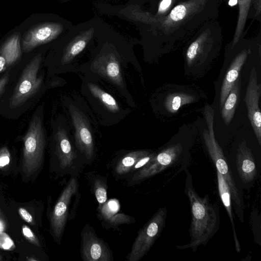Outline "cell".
<instances>
[{"mask_svg":"<svg viewBox=\"0 0 261 261\" xmlns=\"http://www.w3.org/2000/svg\"><path fill=\"white\" fill-rule=\"evenodd\" d=\"M223 0H181L165 17L138 25L144 38L168 52L203 24L217 20Z\"/></svg>","mask_w":261,"mask_h":261,"instance_id":"6da1fadb","label":"cell"},{"mask_svg":"<svg viewBox=\"0 0 261 261\" xmlns=\"http://www.w3.org/2000/svg\"><path fill=\"white\" fill-rule=\"evenodd\" d=\"M185 193L191 207V223L190 228V242L180 249L191 248L195 251L197 248L206 245L216 232L219 225V215L216 208L210 202L208 195L200 197L186 179Z\"/></svg>","mask_w":261,"mask_h":261,"instance_id":"7a4b0ae2","label":"cell"},{"mask_svg":"<svg viewBox=\"0 0 261 261\" xmlns=\"http://www.w3.org/2000/svg\"><path fill=\"white\" fill-rule=\"evenodd\" d=\"M223 42L221 26L217 20L200 27L187 41L184 55L187 65L208 62L219 53Z\"/></svg>","mask_w":261,"mask_h":261,"instance_id":"3957f363","label":"cell"},{"mask_svg":"<svg viewBox=\"0 0 261 261\" xmlns=\"http://www.w3.org/2000/svg\"><path fill=\"white\" fill-rule=\"evenodd\" d=\"M207 123L203 136L208 152L218 171L228 184L234 202L235 210L240 220L243 221L244 204L236 185L231 170L227 165L221 148L216 141L214 132V110L208 104L205 105L202 112Z\"/></svg>","mask_w":261,"mask_h":261,"instance_id":"277c9868","label":"cell"},{"mask_svg":"<svg viewBox=\"0 0 261 261\" xmlns=\"http://www.w3.org/2000/svg\"><path fill=\"white\" fill-rule=\"evenodd\" d=\"M73 23L59 15L47 14L41 21L27 30L21 38L23 52H30L35 48L55 41L69 30Z\"/></svg>","mask_w":261,"mask_h":261,"instance_id":"5b68a950","label":"cell"},{"mask_svg":"<svg viewBox=\"0 0 261 261\" xmlns=\"http://www.w3.org/2000/svg\"><path fill=\"white\" fill-rule=\"evenodd\" d=\"M22 169L23 174L31 176L40 167L43 159L45 137L41 116L35 113L23 137Z\"/></svg>","mask_w":261,"mask_h":261,"instance_id":"8992f818","label":"cell"},{"mask_svg":"<svg viewBox=\"0 0 261 261\" xmlns=\"http://www.w3.org/2000/svg\"><path fill=\"white\" fill-rule=\"evenodd\" d=\"M167 213L165 207L160 208L139 230L126 256L127 260L139 261L147 254L165 226Z\"/></svg>","mask_w":261,"mask_h":261,"instance_id":"52a82bcc","label":"cell"},{"mask_svg":"<svg viewBox=\"0 0 261 261\" xmlns=\"http://www.w3.org/2000/svg\"><path fill=\"white\" fill-rule=\"evenodd\" d=\"M41 61V54H39L23 69L10 98L9 104L12 108L20 107L40 89L43 77H38L37 74Z\"/></svg>","mask_w":261,"mask_h":261,"instance_id":"ba28073f","label":"cell"},{"mask_svg":"<svg viewBox=\"0 0 261 261\" xmlns=\"http://www.w3.org/2000/svg\"><path fill=\"white\" fill-rule=\"evenodd\" d=\"M77 177L71 176L59 197L50 217V230L55 241L60 244L70 213L71 200L79 191Z\"/></svg>","mask_w":261,"mask_h":261,"instance_id":"9c48e42d","label":"cell"},{"mask_svg":"<svg viewBox=\"0 0 261 261\" xmlns=\"http://www.w3.org/2000/svg\"><path fill=\"white\" fill-rule=\"evenodd\" d=\"M55 139V154L60 175L77 177L84 168L85 162L80 160L64 128L58 127Z\"/></svg>","mask_w":261,"mask_h":261,"instance_id":"30bf717a","label":"cell"},{"mask_svg":"<svg viewBox=\"0 0 261 261\" xmlns=\"http://www.w3.org/2000/svg\"><path fill=\"white\" fill-rule=\"evenodd\" d=\"M182 151L181 146L177 144L155 153L147 164L133 174L128 184L132 186L139 184L171 167L177 161Z\"/></svg>","mask_w":261,"mask_h":261,"instance_id":"8fae6325","label":"cell"},{"mask_svg":"<svg viewBox=\"0 0 261 261\" xmlns=\"http://www.w3.org/2000/svg\"><path fill=\"white\" fill-rule=\"evenodd\" d=\"M81 257L84 261H113L112 251L104 240L98 237L93 227L87 223L81 234Z\"/></svg>","mask_w":261,"mask_h":261,"instance_id":"7c38bea8","label":"cell"},{"mask_svg":"<svg viewBox=\"0 0 261 261\" xmlns=\"http://www.w3.org/2000/svg\"><path fill=\"white\" fill-rule=\"evenodd\" d=\"M69 110L75 130L76 146L87 164H90L94 160V146L89 123L84 114L76 107L70 105Z\"/></svg>","mask_w":261,"mask_h":261,"instance_id":"4fadbf2b","label":"cell"},{"mask_svg":"<svg viewBox=\"0 0 261 261\" xmlns=\"http://www.w3.org/2000/svg\"><path fill=\"white\" fill-rule=\"evenodd\" d=\"M260 87L257 81L255 68L251 69L244 98L250 121L259 145H261V113L259 108Z\"/></svg>","mask_w":261,"mask_h":261,"instance_id":"5bb4252c","label":"cell"},{"mask_svg":"<svg viewBox=\"0 0 261 261\" xmlns=\"http://www.w3.org/2000/svg\"><path fill=\"white\" fill-rule=\"evenodd\" d=\"M236 166L243 184H250L255 179L257 170L254 156L246 142L239 144L236 154Z\"/></svg>","mask_w":261,"mask_h":261,"instance_id":"9a60e30c","label":"cell"},{"mask_svg":"<svg viewBox=\"0 0 261 261\" xmlns=\"http://www.w3.org/2000/svg\"><path fill=\"white\" fill-rule=\"evenodd\" d=\"M21 57L20 35L15 33L0 45V74L12 67Z\"/></svg>","mask_w":261,"mask_h":261,"instance_id":"2e32d148","label":"cell"},{"mask_svg":"<svg viewBox=\"0 0 261 261\" xmlns=\"http://www.w3.org/2000/svg\"><path fill=\"white\" fill-rule=\"evenodd\" d=\"M217 176L219 195L221 201L226 210L232 225L233 236L236 251L238 253H239L241 251V249L234 227L233 215L232 213L231 206V194L229 187L226 182L225 179L218 171H217Z\"/></svg>","mask_w":261,"mask_h":261,"instance_id":"e0dca14e","label":"cell"},{"mask_svg":"<svg viewBox=\"0 0 261 261\" xmlns=\"http://www.w3.org/2000/svg\"><path fill=\"white\" fill-rule=\"evenodd\" d=\"M87 177L91 191L98 202V210L100 211L107 200L108 179L94 172L87 173Z\"/></svg>","mask_w":261,"mask_h":261,"instance_id":"ac0fdd59","label":"cell"},{"mask_svg":"<svg viewBox=\"0 0 261 261\" xmlns=\"http://www.w3.org/2000/svg\"><path fill=\"white\" fill-rule=\"evenodd\" d=\"M241 80V76H239L220 109L222 117L226 125L231 122L240 100Z\"/></svg>","mask_w":261,"mask_h":261,"instance_id":"d6986e66","label":"cell"},{"mask_svg":"<svg viewBox=\"0 0 261 261\" xmlns=\"http://www.w3.org/2000/svg\"><path fill=\"white\" fill-rule=\"evenodd\" d=\"M150 152L146 150H137L128 152L119 160L114 168V173L116 176H122L129 174L137 162Z\"/></svg>","mask_w":261,"mask_h":261,"instance_id":"ffe728a7","label":"cell"},{"mask_svg":"<svg viewBox=\"0 0 261 261\" xmlns=\"http://www.w3.org/2000/svg\"><path fill=\"white\" fill-rule=\"evenodd\" d=\"M252 0H237L239 13L232 40L229 42L233 47L243 37L247 19L249 14Z\"/></svg>","mask_w":261,"mask_h":261,"instance_id":"44dd1931","label":"cell"},{"mask_svg":"<svg viewBox=\"0 0 261 261\" xmlns=\"http://www.w3.org/2000/svg\"><path fill=\"white\" fill-rule=\"evenodd\" d=\"M88 88L93 96L98 99L109 111L113 113H117L119 111V107L116 100L111 95L93 83H89Z\"/></svg>","mask_w":261,"mask_h":261,"instance_id":"7402d4cb","label":"cell"},{"mask_svg":"<svg viewBox=\"0 0 261 261\" xmlns=\"http://www.w3.org/2000/svg\"><path fill=\"white\" fill-rule=\"evenodd\" d=\"M195 97L190 94L184 93H172L166 98L164 106L170 113H175L183 105L194 102Z\"/></svg>","mask_w":261,"mask_h":261,"instance_id":"603a6c76","label":"cell"},{"mask_svg":"<svg viewBox=\"0 0 261 261\" xmlns=\"http://www.w3.org/2000/svg\"><path fill=\"white\" fill-rule=\"evenodd\" d=\"M135 222L134 217L124 214H117L108 219H104L102 225L105 228H116L121 224H129Z\"/></svg>","mask_w":261,"mask_h":261,"instance_id":"cb8c5ba5","label":"cell"},{"mask_svg":"<svg viewBox=\"0 0 261 261\" xmlns=\"http://www.w3.org/2000/svg\"><path fill=\"white\" fill-rule=\"evenodd\" d=\"M180 1L159 0L156 12L155 14H153L156 19H159L166 16L171 10Z\"/></svg>","mask_w":261,"mask_h":261,"instance_id":"d4e9b609","label":"cell"},{"mask_svg":"<svg viewBox=\"0 0 261 261\" xmlns=\"http://www.w3.org/2000/svg\"><path fill=\"white\" fill-rule=\"evenodd\" d=\"M0 248L4 250H13L15 248L13 240L4 232H0Z\"/></svg>","mask_w":261,"mask_h":261,"instance_id":"484cf974","label":"cell"},{"mask_svg":"<svg viewBox=\"0 0 261 261\" xmlns=\"http://www.w3.org/2000/svg\"><path fill=\"white\" fill-rule=\"evenodd\" d=\"M22 230L23 236L28 240L36 246H40L38 238L29 227L23 225L22 227Z\"/></svg>","mask_w":261,"mask_h":261,"instance_id":"4316f807","label":"cell"},{"mask_svg":"<svg viewBox=\"0 0 261 261\" xmlns=\"http://www.w3.org/2000/svg\"><path fill=\"white\" fill-rule=\"evenodd\" d=\"M155 153L150 152L148 154L141 158L140 160H139L137 163L134 165L132 167V169L130 171V173H135L146 164H147L153 158L154 155Z\"/></svg>","mask_w":261,"mask_h":261,"instance_id":"83f0119b","label":"cell"},{"mask_svg":"<svg viewBox=\"0 0 261 261\" xmlns=\"http://www.w3.org/2000/svg\"><path fill=\"white\" fill-rule=\"evenodd\" d=\"M251 8L253 9L254 12L253 19L260 21L261 0H252L250 6V9Z\"/></svg>","mask_w":261,"mask_h":261,"instance_id":"f1b7e54d","label":"cell"},{"mask_svg":"<svg viewBox=\"0 0 261 261\" xmlns=\"http://www.w3.org/2000/svg\"><path fill=\"white\" fill-rule=\"evenodd\" d=\"M10 154L7 147H4L0 149V167L5 166L10 162Z\"/></svg>","mask_w":261,"mask_h":261,"instance_id":"f546056e","label":"cell"},{"mask_svg":"<svg viewBox=\"0 0 261 261\" xmlns=\"http://www.w3.org/2000/svg\"><path fill=\"white\" fill-rule=\"evenodd\" d=\"M80 198L81 194L79 191L74 197V199L73 202L72 206L71 207L72 208L71 209L68 216V221L72 220L75 217Z\"/></svg>","mask_w":261,"mask_h":261,"instance_id":"4dcf8cb0","label":"cell"},{"mask_svg":"<svg viewBox=\"0 0 261 261\" xmlns=\"http://www.w3.org/2000/svg\"><path fill=\"white\" fill-rule=\"evenodd\" d=\"M18 213L22 219L28 223H32L33 218L30 213L24 208L19 207Z\"/></svg>","mask_w":261,"mask_h":261,"instance_id":"1f68e13d","label":"cell"},{"mask_svg":"<svg viewBox=\"0 0 261 261\" xmlns=\"http://www.w3.org/2000/svg\"><path fill=\"white\" fill-rule=\"evenodd\" d=\"M10 75L7 72L0 78V95L4 92L7 86L10 81Z\"/></svg>","mask_w":261,"mask_h":261,"instance_id":"d6a6232c","label":"cell"},{"mask_svg":"<svg viewBox=\"0 0 261 261\" xmlns=\"http://www.w3.org/2000/svg\"><path fill=\"white\" fill-rule=\"evenodd\" d=\"M74 1V0H61V1L62 3H67V2H70V1Z\"/></svg>","mask_w":261,"mask_h":261,"instance_id":"836d02e7","label":"cell"},{"mask_svg":"<svg viewBox=\"0 0 261 261\" xmlns=\"http://www.w3.org/2000/svg\"><path fill=\"white\" fill-rule=\"evenodd\" d=\"M3 259L2 256L0 255V260Z\"/></svg>","mask_w":261,"mask_h":261,"instance_id":"e575fe53","label":"cell"}]
</instances>
